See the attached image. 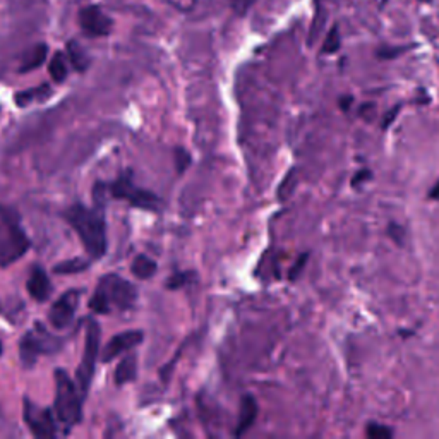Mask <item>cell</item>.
Listing matches in <instances>:
<instances>
[{
  "label": "cell",
  "instance_id": "obj_15",
  "mask_svg": "<svg viewBox=\"0 0 439 439\" xmlns=\"http://www.w3.org/2000/svg\"><path fill=\"white\" fill-rule=\"evenodd\" d=\"M66 48H67V59H69L71 66H73L77 73H84V71L89 67V62H91L86 50L77 44L76 40L67 41Z\"/></svg>",
  "mask_w": 439,
  "mask_h": 439
},
{
  "label": "cell",
  "instance_id": "obj_30",
  "mask_svg": "<svg viewBox=\"0 0 439 439\" xmlns=\"http://www.w3.org/2000/svg\"><path fill=\"white\" fill-rule=\"evenodd\" d=\"M348 103H352V98H345V100H342V109H347Z\"/></svg>",
  "mask_w": 439,
  "mask_h": 439
},
{
  "label": "cell",
  "instance_id": "obj_23",
  "mask_svg": "<svg viewBox=\"0 0 439 439\" xmlns=\"http://www.w3.org/2000/svg\"><path fill=\"white\" fill-rule=\"evenodd\" d=\"M191 274L192 273H176V274H172V277H170L169 280H167V288H170V290H177V288H182L189 281Z\"/></svg>",
  "mask_w": 439,
  "mask_h": 439
},
{
  "label": "cell",
  "instance_id": "obj_16",
  "mask_svg": "<svg viewBox=\"0 0 439 439\" xmlns=\"http://www.w3.org/2000/svg\"><path fill=\"white\" fill-rule=\"evenodd\" d=\"M136 374H138V360H136V355H127L117 366L113 380H115L117 384H126L129 381L136 380Z\"/></svg>",
  "mask_w": 439,
  "mask_h": 439
},
{
  "label": "cell",
  "instance_id": "obj_11",
  "mask_svg": "<svg viewBox=\"0 0 439 439\" xmlns=\"http://www.w3.org/2000/svg\"><path fill=\"white\" fill-rule=\"evenodd\" d=\"M142 342V331L139 330H131V331H124V333L115 335L113 338H110L109 344L105 345L102 352V360L103 362H110L115 357H119L120 353L129 352L131 348L138 347Z\"/></svg>",
  "mask_w": 439,
  "mask_h": 439
},
{
  "label": "cell",
  "instance_id": "obj_29",
  "mask_svg": "<svg viewBox=\"0 0 439 439\" xmlns=\"http://www.w3.org/2000/svg\"><path fill=\"white\" fill-rule=\"evenodd\" d=\"M429 198L431 199H439V180L433 185V189L429 191Z\"/></svg>",
  "mask_w": 439,
  "mask_h": 439
},
{
  "label": "cell",
  "instance_id": "obj_3",
  "mask_svg": "<svg viewBox=\"0 0 439 439\" xmlns=\"http://www.w3.org/2000/svg\"><path fill=\"white\" fill-rule=\"evenodd\" d=\"M0 215L3 223L2 234H0V266H7L24 256V252L30 249V241L14 213L0 209Z\"/></svg>",
  "mask_w": 439,
  "mask_h": 439
},
{
  "label": "cell",
  "instance_id": "obj_17",
  "mask_svg": "<svg viewBox=\"0 0 439 439\" xmlns=\"http://www.w3.org/2000/svg\"><path fill=\"white\" fill-rule=\"evenodd\" d=\"M52 95V89H50L48 84H41L38 88H31L26 89V91H19L16 95V105L17 106H26L31 105L35 102H41V100H46Z\"/></svg>",
  "mask_w": 439,
  "mask_h": 439
},
{
  "label": "cell",
  "instance_id": "obj_27",
  "mask_svg": "<svg viewBox=\"0 0 439 439\" xmlns=\"http://www.w3.org/2000/svg\"><path fill=\"white\" fill-rule=\"evenodd\" d=\"M371 176H373V174H371V170H360V172H357L355 176H353V178H352V185H359L360 182L369 180Z\"/></svg>",
  "mask_w": 439,
  "mask_h": 439
},
{
  "label": "cell",
  "instance_id": "obj_4",
  "mask_svg": "<svg viewBox=\"0 0 439 439\" xmlns=\"http://www.w3.org/2000/svg\"><path fill=\"white\" fill-rule=\"evenodd\" d=\"M105 189L109 192V196H112L115 199H124V201L131 203L134 208L156 212L160 208V203H162L158 196L153 194L151 191L136 187L134 182H132L131 172H124L115 182H112L110 185H105Z\"/></svg>",
  "mask_w": 439,
  "mask_h": 439
},
{
  "label": "cell",
  "instance_id": "obj_14",
  "mask_svg": "<svg viewBox=\"0 0 439 439\" xmlns=\"http://www.w3.org/2000/svg\"><path fill=\"white\" fill-rule=\"evenodd\" d=\"M46 53H48V46L45 44H38L28 50L23 57V62H21L19 73H30V71L38 69L46 60Z\"/></svg>",
  "mask_w": 439,
  "mask_h": 439
},
{
  "label": "cell",
  "instance_id": "obj_22",
  "mask_svg": "<svg viewBox=\"0 0 439 439\" xmlns=\"http://www.w3.org/2000/svg\"><path fill=\"white\" fill-rule=\"evenodd\" d=\"M340 48V31H338V26L331 28V31L328 33L326 40H324L323 45V52L324 53H335Z\"/></svg>",
  "mask_w": 439,
  "mask_h": 439
},
{
  "label": "cell",
  "instance_id": "obj_24",
  "mask_svg": "<svg viewBox=\"0 0 439 439\" xmlns=\"http://www.w3.org/2000/svg\"><path fill=\"white\" fill-rule=\"evenodd\" d=\"M189 163H191V156H189V153L185 151V149L178 148L176 149V165H177V172H184L185 169L189 167Z\"/></svg>",
  "mask_w": 439,
  "mask_h": 439
},
{
  "label": "cell",
  "instance_id": "obj_20",
  "mask_svg": "<svg viewBox=\"0 0 439 439\" xmlns=\"http://www.w3.org/2000/svg\"><path fill=\"white\" fill-rule=\"evenodd\" d=\"M89 266L88 261L84 259L76 258V259H67V261H62L53 266V273L57 274H73V273H80V271L86 270Z\"/></svg>",
  "mask_w": 439,
  "mask_h": 439
},
{
  "label": "cell",
  "instance_id": "obj_7",
  "mask_svg": "<svg viewBox=\"0 0 439 439\" xmlns=\"http://www.w3.org/2000/svg\"><path fill=\"white\" fill-rule=\"evenodd\" d=\"M24 422L31 434L37 438H53L57 434L55 417L48 409L35 405L31 400H24Z\"/></svg>",
  "mask_w": 439,
  "mask_h": 439
},
{
  "label": "cell",
  "instance_id": "obj_19",
  "mask_svg": "<svg viewBox=\"0 0 439 439\" xmlns=\"http://www.w3.org/2000/svg\"><path fill=\"white\" fill-rule=\"evenodd\" d=\"M48 73L55 83H64L69 74V67H67V59L62 52H55L48 64Z\"/></svg>",
  "mask_w": 439,
  "mask_h": 439
},
{
  "label": "cell",
  "instance_id": "obj_8",
  "mask_svg": "<svg viewBox=\"0 0 439 439\" xmlns=\"http://www.w3.org/2000/svg\"><path fill=\"white\" fill-rule=\"evenodd\" d=\"M77 23H80L81 30L91 38L109 37L113 28L112 17L106 16L100 6L83 7L77 14Z\"/></svg>",
  "mask_w": 439,
  "mask_h": 439
},
{
  "label": "cell",
  "instance_id": "obj_18",
  "mask_svg": "<svg viewBox=\"0 0 439 439\" xmlns=\"http://www.w3.org/2000/svg\"><path fill=\"white\" fill-rule=\"evenodd\" d=\"M156 268H158L156 263L144 254L136 256V259L131 264L132 274H134L136 278H139V280H148V278H151L153 274L156 273Z\"/></svg>",
  "mask_w": 439,
  "mask_h": 439
},
{
  "label": "cell",
  "instance_id": "obj_28",
  "mask_svg": "<svg viewBox=\"0 0 439 439\" xmlns=\"http://www.w3.org/2000/svg\"><path fill=\"white\" fill-rule=\"evenodd\" d=\"M396 113H398V106H396V109H393V113L390 112V113H388V115H386V119H384V124H383L384 129H386V127H390V124L393 122V120H395Z\"/></svg>",
  "mask_w": 439,
  "mask_h": 439
},
{
  "label": "cell",
  "instance_id": "obj_2",
  "mask_svg": "<svg viewBox=\"0 0 439 439\" xmlns=\"http://www.w3.org/2000/svg\"><path fill=\"white\" fill-rule=\"evenodd\" d=\"M83 396L69 374L64 369L55 371V417L59 422H62L66 427L76 426L83 415Z\"/></svg>",
  "mask_w": 439,
  "mask_h": 439
},
{
  "label": "cell",
  "instance_id": "obj_10",
  "mask_svg": "<svg viewBox=\"0 0 439 439\" xmlns=\"http://www.w3.org/2000/svg\"><path fill=\"white\" fill-rule=\"evenodd\" d=\"M80 299L81 290L74 288V290L66 292L62 297L57 299V302H53V306L50 308L48 312V319L55 330H64V328H67L73 323Z\"/></svg>",
  "mask_w": 439,
  "mask_h": 439
},
{
  "label": "cell",
  "instance_id": "obj_5",
  "mask_svg": "<svg viewBox=\"0 0 439 439\" xmlns=\"http://www.w3.org/2000/svg\"><path fill=\"white\" fill-rule=\"evenodd\" d=\"M100 324L95 319H89L86 324V338H84V352L83 359H81L80 367L76 371L77 380V390L81 396H86L89 384L93 381V374H95L96 357L100 352Z\"/></svg>",
  "mask_w": 439,
  "mask_h": 439
},
{
  "label": "cell",
  "instance_id": "obj_26",
  "mask_svg": "<svg viewBox=\"0 0 439 439\" xmlns=\"http://www.w3.org/2000/svg\"><path fill=\"white\" fill-rule=\"evenodd\" d=\"M308 258H309L308 254H302L301 258L297 259V263H295L294 268L290 270V277H288L290 280H295V278H297L299 274H301V271L304 270V266H306V259H308Z\"/></svg>",
  "mask_w": 439,
  "mask_h": 439
},
{
  "label": "cell",
  "instance_id": "obj_6",
  "mask_svg": "<svg viewBox=\"0 0 439 439\" xmlns=\"http://www.w3.org/2000/svg\"><path fill=\"white\" fill-rule=\"evenodd\" d=\"M96 290L103 295L110 310L131 309L134 306L136 299H138V290H136L134 285L120 278L119 274H106V277H103Z\"/></svg>",
  "mask_w": 439,
  "mask_h": 439
},
{
  "label": "cell",
  "instance_id": "obj_9",
  "mask_svg": "<svg viewBox=\"0 0 439 439\" xmlns=\"http://www.w3.org/2000/svg\"><path fill=\"white\" fill-rule=\"evenodd\" d=\"M53 340L46 331H28L19 342V357L24 367H31L40 353L53 351Z\"/></svg>",
  "mask_w": 439,
  "mask_h": 439
},
{
  "label": "cell",
  "instance_id": "obj_13",
  "mask_svg": "<svg viewBox=\"0 0 439 439\" xmlns=\"http://www.w3.org/2000/svg\"><path fill=\"white\" fill-rule=\"evenodd\" d=\"M256 417H258V403L251 395H245L241 403V417H239L235 436H244L254 426Z\"/></svg>",
  "mask_w": 439,
  "mask_h": 439
},
{
  "label": "cell",
  "instance_id": "obj_31",
  "mask_svg": "<svg viewBox=\"0 0 439 439\" xmlns=\"http://www.w3.org/2000/svg\"><path fill=\"white\" fill-rule=\"evenodd\" d=\"M0 353H2V342H0Z\"/></svg>",
  "mask_w": 439,
  "mask_h": 439
},
{
  "label": "cell",
  "instance_id": "obj_12",
  "mask_svg": "<svg viewBox=\"0 0 439 439\" xmlns=\"http://www.w3.org/2000/svg\"><path fill=\"white\" fill-rule=\"evenodd\" d=\"M26 288L35 301H48L50 295H52V283H50V278L48 274L45 273L44 268L35 266L33 270H31L30 278H28L26 281Z\"/></svg>",
  "mask_w": 439,
  "mask_h": 439
},
{
  "label": "cell",
  "instance_id": "obj_25",
  "mask_svg": "<svg viewBox=\"0 0 439 439\" xmlns=\"http://www.w3.org/2000/svg\"><path fill=\"white\" fill-rule=\"evenodd\" d=\"M388 232H390V237L393 239L396 244L403 245V237H405V230H403V228L400 227L398 223H390V227H388Z\"/></svg>",
  "mask_w": 439,
  "mask_h": 439
},
{
  "label": "cell",
  "instance_id": "obj_1",
  "mask_svg": "<svg viewBox=\"0 0 439 439\" xmlns=\"http://www.w3.org/2000/svg\"><path fill=\"white\" fill-rule=\"evenodd\" d=\"M66 220L80 235L84 249L91 258L100 259L106 252V221L103 206L88 208L84 205H74L66 212Z\"/></svg>",
  "mask_w": 439,
  "mask_h": 439
},
{
  "label": "cell",
  "instance_id": "obj_21",
  "mask_svg": "<svg viewBox=\"0 0 439 439\" xmlns=\"http://www.w3.org/2000/svg\"><path fill=\"white\" fill-rule=\"evenodd\" d=\"M367 438L371 439H390L391 436H393V431L390 429V427L383 426V424H369L367 426V431H366Z\"/></svg>",
  "mask_w": 439,
  "mask_h": 439
}]
</instances>
